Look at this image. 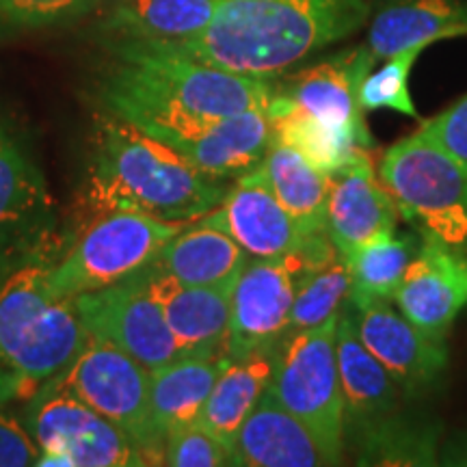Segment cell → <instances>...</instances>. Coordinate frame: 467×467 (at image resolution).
<instances>
[{"label":"cell","instance_id":"cell-24","mask_svg":"<svg viewBox=\"0 0 467 467\" xmlns=\"http://www.w3.org/2000/svg\"><path fill=\"white\" fill-rule=\"evenodd\" d=\"M214 9L217 0H115L102 31L113 42L173 46L200 35Z\"/></svg>","mask_w":467,"mask_h":467},{"label":"cell","instance_id":"cell-17","mask_svg":"<svg viewBox=\"0 0 467 467\" xmlns=\"http://www.w3.org/2000/svg\"><path fill=\"white\" fill-rule=\"evenodd\" d=\"M394 223L392 197L377 180L366 148H358L342 167L327 175V236L348 258L370 238L394 230Z\"/></svg>","mask_w":467,"mask_h":467},{"label":"cell","instance_id":"cell-3","mask_svg":"<svg viewBox=\"0 0 467 467\" xmlns=\"http://www.w3.org/2000/svg\"><path fill=\"white\" fill-rule=\"evenodd\" d=\"M223 180L208 178L161 139L109 110L96 119L85 203L96 214L132 210L191 223L223 202Z\"/></svg>","mask_w":467,"mask_h":467},{"label":"cell","instance_id":"cell-11","mask_svg":"<svg viewBox=\"0 0 467 467\" xmlns=\"http://www.w3.org/2000/svg\"><path fill=\"white\" fill-rule=\"evenodd\" d=\"M25 426L39 448L37 465H151L126 431L55 383L28 402Z\"/></svg>","mask_w":467,"mask_h":467},{"label":"cell","instance_id":"cell-13","mask_svg":"<svg viewBox=\"0 0 467 467\" xmlns=\"http://www.w3.org/2000/svg\"><path fill=\"white\" fill-rule=\"evenodd\" d=\"M151 137L173 148L200 173L227 182L255 169L265 159L273 141V117L268 107H258L221 119L161 130Z\"/></svg>","mask_w":467,"mask_h":467},{"label":"cell","instance_id":"cell-4","mask_svg":"<svg viewBox=\"0 0 467 467\" xmlns=\"http://www.w3.org/2000/svg\"><path fill=\"white\" fill-rule=\"evenodd\" d=\"M50 265L35 258L0 282V409L44 392L89 337L74 301L52 295Z\"/></svg>","mask_w":467,"mask_h":467},{"label":"cell","instance_id":"cell-26","mask_svg":"<svg viewBox=\"0 0 467 467\" xmlns=\"http://www.w3.org/2000/svg\"><path fill=\"white\" fill-rule=\"evenodd\" d=\"M230 358H178L151 372V420L165 443L171 431L197 422Z\"/></svg>","mask_w":467,"mask_h":467},{"label":"cell","instance_id":"cell-22","mask_svg":"<svg viewBox=\"0 0 467 467\" xmlns=\"http://www.w3.org/2000/svg\"><path fill=\"white\" fill-rule=\"evenodd\" d=\"M467 37V0H394L370 22L368 50L385 61L411 46Z\"/></svg>","mask_w":467,"mask_h":467},{"label":"cell","instance_id":"cell-9","mask_svg":"<svg viewBox=\"0 0 467 467\" xmlns=\"http://www.w3.org/2000/svg\"><path fill=\"white\" fill-rule=\"evenodd\" d=\"M334 251L337 249L323 232L307 236L303 247L285 258L249 260L232 285L227 358H243L254 350L277 347L288 336L292 303L301 275Z\"/></svg>","mask_w":467,"mask_h":467},{"label":"cell","instance_id":"cell-1","mask_svg":"<svg viewBox=\"0 0 467 467\" xmlns=\"http://www.w3.org/2000/svg\"><path fill=\"white\" fill-rule=\"evenodd\" d=\"M271 80H258L197 61L162 46L113 42V61L100 83L104 110L154 134L268 107Z\"/></svg>","mask_w":467,"mask_h":467},{"label":"cell","instance_id":"cell-28","mask_svg":"<svg viewBox=\"0 0 467 467\" xmlns=\"http://www.w3.org/2000/svg\"><path fill=\"white\" fill-rule=\"evenodd\" d=\"M268 110L273 117V139L299 151L303 159L312 162L325 175L342 167L355 150L364 148L350 134L336 130V128L318 121L317 117L303 113L277 91L268 104Z\"/></svg>","mask_w":467,"mask_h":467},{"label":"cell","instance_id":"cell-7","mask_svg":"<svg viewBox=\"0 0 467 467\" xmlns=\"http://www.w3.org/2000/svg\"><path fill=\"white\" fill-rule=\"evenodd\" d=\"M337 317L312 329L292 331L277 344L268 392L317 435L331 463L342 459L344 413L336 358Z\"/></svg>","mask_w":467,"mask_h":467},{"label":"cell","instance_id":"cell-29","mask_svg":"<svg viewBox=\"0 0 467 467\" xmlns=\"http://www.w3.org/2000/svg\"><path fill=\"white\" fill-rule=\"evenodd\" d=\"M416 254V243L407 236H396L394 230L381 232L355 249L347 258L353 279L350 285L353 307L375 299L394 301L407 266L411 265Z\"/></svg>","mask_w":467,"mask_h":467},{"label":"cell","instance_id":"cell-10","mask_svg":"<svg viewBox=\"0 0 467 467\" xmlns=\"http://www.w3.org/2000/svg\"><path fill=\"white\" fill-rule=\"evenodd\" d=\"M52 383L126 431L151 465H162L165 443L151 420V370L141 361L89 336L67 370Z\"/></svg>","mask_w":467,"mask_h":467},{"label":"cell","instance_id":"cell-5","mask_svg":"<svg viewBox=\"0 0 467 467\" xmlns=\"http://www.w3.org/2000/svg\"><path fill=\"white\" fill-rule=\"evenodd\" d=\"M381 184L431 241L467 258V167L422 128L385 151Z\"/></svg>","mask_w":467,"mask_h":467},{"label":"cell","instance_id":"cell-2","mask_svg":"<svg viewBox=\"0 0 467 467\" xmlns=\"http://www.w3.org/2000/svg\"><path fill=\"white\" fill-rule=\"evenodd\" d=\"M368 16L366 0H217L213 20L200 35L162 48L249 78L273 80L314 52L350 37Z\"/></svg>","mask_w":467,"mask_h":467},{"label":"cell","instance_id":"cell-36","mask_svg":"<svg viewBox=\"0 0 467 467\" xmlns=\"http://www.w3.org/2000/svg\"><path fill=\"white\" fill-rule=\"evenodd\" d=\"M39 448L26 426L0 409V467L37 465Z\"/></svg>","mask_w":467,"mask_h":467},{"label":"cell","instance_id":"cell-25","mask_svg":"<svg viewBox=\"0 0 467 467\" xmlns=\"http://www.w3.org/2000/svg\"><path fill=\"white\" fill-rule=\"evenodd\" d=\"M275 350L277 347H271L254 350L243 358H230L197 418V422L213 431L232 451L244 420L268 389Z\"/></svg>","mask_w":467,"mask_h":467},{"label":"cell","instance_id":"cell-33","mask_svg":"<svg viewBox=\"0 0 467 467\" xmlns=\"http://www.w3.org/2000/svg\"><path fill=\"white\" fill-rule=\"evenodd\" d=\"M162 465L171 467H221L234 465V451L213 431L191 422L167 435L162 446Z\"/></svg>","mask_w":467,"mask_h":467},{"label":"cell","instance_id":"cell-23","mask_svg":"<svg viewBox=\"0 0 467 467\" xmlns=\"http://www.w3.org/2000/svg\"><path fill=\"white\" fill-rule=\"evenodd\" d=\"M249 260L230 234L202 219L175 234L150 266L189 285L232 288Z\"/></svg>","mask_w":467,"mask_h":467},{"label":"cell","instance_id":"cell-27","mask_svg":"<svg viewBox=\"0 0 467 467\" xmlns=\"http://www.w3.org/2000/svg\"><path fill=\"white\" fill-rule=\"evenodd\" d=\"M266 184L307 236L325 232L327 175L296 150L273 139L260 162Z\"/></svg>","mask_w":467,"mask_h":467},{"label":"cell","instance_id":"cell-30","mask_svg":"<svg viewBox=\"0 0 467 467\" xmlns=\"http://www.w3.org/2000/svg\"><path fill=\"white\" fill-rule=\"evenodd\" d=\"M350 266L340 251H334L325 260L317 262L303 273L292 303L290 329H312L336 318L340 314L344 299H350Z\"/></svg>","mask_w":467,"mask_h":467},{"label":"cell","instance_id":"cell-19","mask_svg":"<svg viewBox=\"0 0 467 467\" xmlns=\"http://www.w3.org/2000/svg\"><path fill=\"white\" fill-rule=\"evenodd\" d=\"M141 275L165 314L169 329L178 342L180 358L225 355L232 288L189 285L151 266L141 271Z\"/></svg>","mask_w":467,"mask_h":467},{"label":"cell","instance_id":"cell-14","mask_svg":"<svg viewBox=\"0 0 467 467\" xmlns=\"http://www.w3.org/2000/svg\"><path fill=\"white\" fill-rule=\"evenodd\" d=\"M355 325L366 348L379 359L402 394L433 388L448 364L446 342L433 340L388 299L355 307Z\"/></svg>","mask_w":467,"mask_h":467},{"label":"cell","instance_id":"cell-8","mask_svg":"<svg viewBox=\"0 0 467 467\" xmlns=\"http://www.w3.org/2000/svg\"><path fill=\"white\" fill-rule=\"evenodd\" d=\"M55 227V200L31 137L0 109V282L26 262L50 255Z\"/></svg>","mask_w":467,"mask_h":467},{"label":"cell","instance_id":"cell-34","mask_svg":"<svg viewBox=\"0 0 467 467\" xmlns=\"http://www.w3.org/2000/svg\"><path fill=\"white\" fill-rule=\"evenodd\" d=\"M102 0H0V22L16 28H44L89 14Z\"/></svg>","mask_w":467,"mask_h":467},{"label":"cell","instance_id":"cell-6","mask_svg":"<svg viewBox=\"0 0 467 467\" xmlns=\"http://www.w3.org/2000/svg\"><path fill=\"white\" fill-rule=\"evenodd\" d=\"M186 225L132 210L100 213L61 260H52L48 273L52 295L74 299L83 292L126 282L145 271Z\"/></svg>","mask_w":467,"mask_h":467},{"label":"cell","instance_id":"cell-32","mask_svg":"<svg viewBox=\"0 0 467 467\" xmlns=\"http://www.w3.org/2000/svg\"><path fill=\"white\" fill-rule=\"evenodd\" d=\"M424 46L396 52L385 58V63L377 72H370L364 78L359 89V107L364 113H372L379 109H389L394 113L418 117V109L409 93V76L422 55Z\"/></svg>","mask_w":467,"mask_h":467},{"label":"cell","instance_id":"cell-20","mask_svg":"<svg viewBox=\"0 0 467 467\" xmlns=\"http://www.w3.org/2000/svg\"><path fill=\"white\" fill-rule=\"evenodd\" d=\"M234 465L318 467L334 463L317 435L266 389L238 431L234 441Z\"/></svg>","mask_w":467,"mask_h":467},{"label":"cell","instance_id":"cell-31","mask_svg":"<svg viewBox=\"0 0 467 467\" xmlns=\"http://www.w3.org/2000/svg\"><path fill=\"white\" fill-rule=\"evenodd\" d=\"M437 433L429 424L392 422L389 416L366 424L359 463L431 465L435 461Z\"/></svg>","mask_w":467,"mask_h":467},{"label":"cell","instance_id":"cell-21","mask_svg":"<svg viewBox=\"0 0 467 467\" xmlns=\"http://www.w3.org/2000/svg\"><path fill=\"white\" fill-rule=\"evenodd\" d=\"M336 358L347 422L366 426L392 416L399 407L400 388L361 342L353 312L337 314Z\"/></svg>","mask_w":467,"mask_h":467},{"label":"cell","instance_id":"cell-35","mask_svg":"<svg viewBox=\"0 0 467 467\" xmlns=\"http://www.w3.org/2000/svg\"><path fill=\"white\" fill-rule=\"evenodd\" d=\"M420 128L467 167V93Z\"/></svg>","mask_w":467,"mask_h":467},{"label":"cell","instance_id":"cell-15","mask_svg":"<svg viewBox=\"0 0 467 467\" xmlns=\"http://www.w3.org/2000/svg\"><path fill=\"white\" fill-rule=\"evenodd\" d=\"M202 219L230 234L251 260L285 258L307 241V234L273 195L260 165L236 178L223 202Z\"/></svg>","mask_w":467,"mask_h":467},{"label":"cell","instance_id":"cell-12","mask_svg":"<svg viewBox=\"0 0 467 467\" xmlns=\"http://www.w3.org/2000/svg\"><path fill=\"white\" fill-rule=\"evenodd\" d=\"M72 301L87 334L132 355L151 372L180 358L178 342L141 273Z\"/></svg>","mask_w":467,"mask_h":467},{"label":"cell","instance_id":"cell-18","mask_svg":"<svg viewBox=\"0 0 467 467\" xmlns=\"http://www.w3.org/2000/svg\"><path fill=\"white\" fill-rule=\"evenodd\" d=\"M394 301L424 334L446 342L452 323L467 306V258L424 241L407 266Z\"/></svg>","mask_w":467,"mask_h":467},{"label":"cell","instance_id":"cell-16","mask_svg":"<svg viewBox=\"0 0 467 467\" xmlns=\"http://www.w3.org/2000/svg\"><path fill=\"white\" fill-rule=\"evenodd\" d=\"M375 66L368 46L340 50L290 76L284 87H275L279 96L288 98L303 113L317 117L323 124L355 137L359 145L370 143L364 110L359 107V89Z\"/></svg>","mask_w":467,"mask_h":467}]
</instances>
